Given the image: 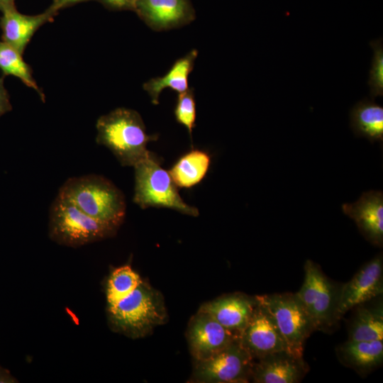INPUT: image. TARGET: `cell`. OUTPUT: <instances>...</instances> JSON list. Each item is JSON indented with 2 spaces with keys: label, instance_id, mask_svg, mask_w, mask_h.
I'll return each instance as SVG.
<instances>
[{
  "label": "cell",
  "instance_id": "cb8c5ba5",
  "mask_svg": "<svg viewBox=\"0 0 383 383\" xmlns=\"http://www.w3.org/2000/svg\"><path fill=\"white\" fill-rule=\"evenodd\" d=\"M370 45L373 50L367 84L372 99L383 96V43L382 38L371 40Z\"/></svg>",
  "mask_w": 383,
  "mask_h": 383
},
{
  "label": "cell",
  "instance_id": "5bb4252c",
  "mask_svg": "<svg viewBox=\"0 0 383 383\" xmlns=\"http://www.w3.org/2000/svg\"><path fill=\"white\" fill-rule=\"evenodd\" d=\"M1 13V40L23 55L36 31L45 23L52 21L58 12L48 7L41 13L26 15L13 7Z\"/></svg>",
  "mask_w": 383,
  "mask_h": 383
},
{
  "label": "cell",
  "instance_id": "3957f363",
  "mask_svg": "<svg viewBox=\"0 0 383 383\" xmlns=\"http://www.w3.org/2000/svg\"><path fill=\"white\" fill-rule=\"evenodd\" d=\"M108 312L112 328L132 338L147 335L167 319L162 294L143 281Z\"/></svg>",
  "mask_w": 383,
  "mask_h": 383
},
{
  "label": "cell",
  "instance_id": "d4e9b609",
  "mask_svg": "<svg viewBox=\"0 0 383 383\" xmlns=\"http://www.w3.org/2000/svg\"><path fill=\"white\" fill-rule=\"evenodd\" d=\"M174 113L176 121L184 126L192 136L196 121V101L193 88L178 94Z\"/></svg>",
  "mask_w": 383,
  "mask_h": 383
},
{
  "label": "cell",
  "instance_id": "7402d4cb",
  "mask_svg": "<svg viewBox=\"0 0 383 383\" xmlns=\"http://www.w3.org/2000/svg\"><path fill=\"white\" fill-rule=\"evenodd\" d=\"M15 48L0 41V70L3 76L11 75L19 79L26 86L35 90L40 99L45 101L43 91L38 87L33 75L31 67L23 59Z\"/></svg>",
  "mask_w": 383,
  "mask_h": 383
},
{
  "label": "cell",
  "instance_id": "484cf974",
  "mask_svg": "<svg viewBox=\"0 0 383 383\" xmlns=\"http://www.w3.org/2000/svg\"><path fill=\"white\" fill-rule=\"evenodd\" d=\"M111 10H135V4L132 0H96Z\"/></svg>",
  "mask_w": 383,
  "mask_h": 383
},
{
  "label": "cell",
  "instance_id": "6da1fadb",
  "mask_svg": "<svg viewBox=\"0 0 383 383\" xmlns=\"http://www.w3.org/2000/svg\"><path fill=\"white\" fill-rule=\"evenodd\" d=\"M96 142L111 150L123 166L134 167L150 152L149 142L157 135H148L141 116L135 110L119 107L96 121Z\"/></svg>",
  "mask_w": 383,
  "mask_h": 383
},
{
  "label": "cell",
  "instance_id": "e0dca14e",
  "mask_svg": "<svg viewBox=\"0 0 383 383\" xmlns=\"http://www.w3.org/2000/svg\"><path fill=\"white\" fill-rule=\"evenodd\" d=\"M197 57V50L193 49L177 59L163 76L151 78L143 84V88L149 95L153 104H159L160 96L167 88L178 94L189 88L188 79L194 69Z\"/></svg>",
  "mask_w": 383,
  "mask_h": 383
},
{
  "label": "cell",
  "instance_id": "277c9868",
  "mask_svg": "<svg viewBox=\"0 0 383 383\" xmlns=\"http://www.w3.org/2000/svg\"><path fill=\"white\" fill-rule=\"evenodd\" d=\"M133 201L142 209L165 207L183 214L197 216V208L186 204L178 193L170 172L163 169L157 157L150 151L134 166Z\"/></svg>",
  "mask_w": 383,
  "mask_h": 383
},
{
  "label": "cell",
  "instance_id": "8fae6325",
  "mask_svg": "<svg viewBox=\"0 0 383 383\" xmlns=\"http://www.w3.org/2000/svg\"><path fill=\"white\" fill-rule=\"evenodd\" d=\"M240 335L224 328L210 315L198 311L189 323L187 339L195 360L206 359L238 341Z\"/></svg>",
  "mask_w": 383,
  "mask_h": 383
},
{
  "label": "cell",
  "instance_id": "83f0119b",
  "mask_svg": "<svg viewBox=\"0 0 383 383\" xmlns=\"http://www.w3.org/2000/svg\"><path fill=\"white\" fill-rule=\"evenodd\" d=\"M91 0H52V4L49 6L52 10L58 12L60 10L72 6L75 4Z\"/></svg>",
  "mask_w": 383,
  "mask_h": 383
},
{
  "label": "cell",
  "instance_id": "2e32d148",
  "mask_svg": "<svg viewBox=\"0 0 383 383\" xmlns=\"http://www.w3.org/2000/svg\"><path fill=\"white\" fill-rule=\"evenodd\" d=\"M256 304L255 297L233 294L204 304L199 311L210 315L224 328L240 335Z\"/></svg>",
  "mask_w": 383,
  "mask_h": 383
},
{
  "label": "cell",
  "instance_id": "f1b7e54d",
  "mask_svg": "<svg viewBox=\"0 0 383 383\" xmlns=\"http://www.w3.org/2000/svg\"><path fill=\"white\" fill-rule=\"evenodd\" d=\"M15 6V0H0V11H3L6 9H11Z\"/></svg>",
  "mask_w": 383,
  "mask_h": 383
},
{
  "label": "cell",
  "instance_id": "d6986e66",
  "mask_svg": "<svg viewBox=\"0 0 383 383\" xmlns=\"http://www.w3.org/2000/svg\"><path fill=\"white\" fill-rule=\"evenodd\" d=\"M340 361L358 372H367L379 366L383 360L382 340H347L337 350Z\"/></svg>",
  "mask_w": 383,
  "mask_h": 383
},
{
  "label": "cell",
  "instance_id": "7a4b0ae2",
  "mask_svg": "<svg viewBox=\"0 0 383 383\" xmlns=\"http://www.w3.org/2000/svg\"><path fill=\"white\" fill-rule=\"evenodd\" d=\"M57 196L91 217L118 228L126 216L123 194L110 180L100 175L70 178L60 188Z\"/></svg>",
  "mask_w": 383,
  "mask_h": 383
},
{
  "label": "cell",
  "instance_id": "ffe728a7",
  "mask_svg": "<svg viewBox=\"0 0 383 383\" xmlns=\"http://www.w3.org/2000/svg\"><path fill=\"white\" fill-rule=\"evenodd\" d=\"M210 162L209 154L199 150H192L179 158L169 172L177 187L189 188L203 179Z\"/></svg>",
  "mask_w": 383,
  "mask_h": 383
},
{
  "label": "cell",
  "instance_id": "5b68a950",
  "mask_svg": "<svg viewBox=\"0 0 383 383\" xmlns=\"http://www.w3.org/2000/svg\"><path fill=\"white\" fill-rule=\"evenodd\" d=\"M48 226L49 236L53 241L73 248L111 237L118 230L58 196L50 208Z\"/></svg>",
  "mask_w": 383,
  "mask_h": 383
},
{
  "label": "cell",
  "instance_id": "ac0fdd59",
  "mask_svg": "<svg viewBox=\"0 0 383 383\" xmlns=\"http://www.w3.org/2000/svg\"><path fill=\"white\" fill-rule=\"evenodd\" d=\"M350 126L355 136L371 143L383 142V107L372 99L357 101L350 111Z\"/></svg>",
  "mask_w": 383,
  "mask_h": 383
},
{
  "label": "cell",
  "instance_id": "603a6c76",
  "mask_svg": "<svg viewBox=\"0 0 383 383\" xmlns=\"http://www.w3.org/2000/svg\"><path fill=\"white\" fill-rule=\"evenodd\" d=\"M143 282L129 265L116 268L109 276L106 295L108 307H111L132 293Z\"/></svg>",
  "mask_w": 383,
  "mask_h": 383
},
{
  "label": "cell",
  "instance_id": "f546056e",
  "mask_svg": "<svg viewBox=\"0 0 383 383\" xmlns=\"http://www.w3.org/2000/svg\"><path fill=\"white\" fill-rule=\"evenodd\" d=\"M13 379L9 374V372L0 367V382H9Z\"/></svg>",
  "mask_w": 383,
  "mask_h": 383
},
{
  "label": "cell",
  "instance_id": "4316f807",
  "mask_svg": "<svg viewBox=\"0 0 383 383\" xmlns=\"http://www.w3.org/2000/svg\"><path fill=\"white\" fill-rule=\"evenodd\" d=\"M4 77H0V117L12 110L9 94L4 85Z\"/></svg>",
  "mask_w": 383,
  "mask_h": 383
},
{
  "label": "cell",
  "instance_id": "7c38bea8",
  "mask_svg": "<svg viewBox=\"0 0 383 383\" xmlns=\"http://www.w3.org/2000/svg\"><path fill=\"white\" fill-rule=\"evenodd\" d=\"M134 11L155 31L177 28L195 18L189 0H136Z\"/></svg>",
  "mask_w": 383,
  "mask_h": 383
},
{
  "label": "cell",
  "instance_id": "30bf717a",
  "mask_svg": "<svg viewBox=\"0 0 383 383\" xmlns=\"http://www.w3.org/2000/svg\"><path fill=\"white\" fill-rule=\"evenodd\" d=\"M239 342L253 360L277 352H289L274 320L257 301L249 322L240 333Z\"/></svg>",
  "mask_w": 383,
  "mask_h": 383
},
{
  "label": "cell",
  "instance_id": "ba28073f",
  "mask_svg": "<svg viewBox=\"0 0 383 383\" xmlns=\"http://www.w3.org/2000/svg\"><path fill=\"white\" fill-rule=\"evenodd\" d=\"M253 359L239 340L201 360H195L192 380L201 383L248 382Z\"/></svg>",
  "mask_w": 383,
  "mask_h": 383
},
{
  "label": "cell",
  "instance_id": "44dd1931",
  "mask_svg": "<svg viewBox=\"0 0 383 383\" xmlns=\"http://www.w3.org/2000/svg\"><path fill=\"white\" fill-rule=\"evenodd\" d=\"M383 340V307L382 303L361 306L351 322L348 340Z\"/></svg>",
  "mask_w": 383,
  "mask_h": 383
},
{
  "label": "cell",
  "instance_id": "4fadbf2b",
  "mask_svg": "<svg viewBox=\"0 0 383 383\" xmlns=\"http://www.w3.org/2000/svg\"><path fill=\"white\" fill-rule=\"evenodd\" d=\"M343 212L352 218L364 237L374 245L383 244V193L363 192L353 203L343 204Z\"/></svg>",
  "mask_w": 383,
  "mask_h": 383
},
{
  "label": "cell",
  "instance_id": "52a82bcc",
  "mask_svg": "<svg viewBox=\"0 0 383 383\" xmlns=\"http://www.w3.org/2000/svg\"><path fill=\"white\" fill-rule=\"evenodd\" d=\"M295 294L316 330L327 329L335 323L338 292L314 262L310 260L305 262L304 282Z\"/></svg>",
  "mask_w": 383,
  "mask_h": 383
},
{
  "label": "cell",
  "instance_id": "9c48e42d",
  "mask_svg": "<svg viewBox=\"0 0 383 383\" xmlns=\"http://www.w3.org/2000/svg\"><path fill=\"white\" fill-rule=\"evenodd\" d=\"M382 292L383 260L379 253L343 286L338 294L335 320H340L349 310L382 295Z\"/></svg>",
  "mask_w": 383,
  "mask_h": 383
},
{
  "label": "cell",
  "instance_id": "8992f818",
  "mask_svg": "<svg viewBox=\"0 0 383 383\" xmlns=\"http://www.w3.org/2000/svg\"><path fill=\"white\" fill-rule=\"evenodd\" d=\"M255 298L274 320L289 353L303 357L304 343L316 328L296 294L257 295Z\"/></svg>",
  "mask_w": 383,
  "mask_h": 383
},
{
  "label": "cell",
  "instance_id": "9a60e30c",
  "mask_svg": "<svg viewBox=\"0 0 383 383\" xmlns=\"http://www.w3.org/2000/svg\"><path fill=\"white\" fill-rule=\"evenodd\" d=\"M253 363L251 379L256 383H297L306 372L302 357L287 351L265 355Z\"/></svg>",
  "mask_w": 383,
  "mask_h": 383
}]
</instances>
